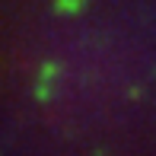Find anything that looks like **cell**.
I'll use <instances>...</instances> for the list:
<instances>
[{"instance_id": "cell-1", "label": "cell", "mask_w": 156, "mask_h": 156, "mask_svg": "<svg viewBox=\"0 0 156 156\" xmlns=\"http://www.w3.org/2000/svg\"><path fill=\"white\" fill-rule=\"evenodd\" d=\"M83 6H86V0H54L58 13H80Z\"/></svg>"}]
</instances>
